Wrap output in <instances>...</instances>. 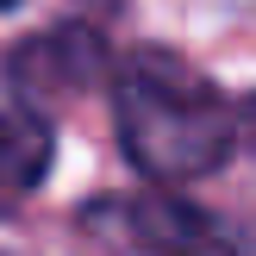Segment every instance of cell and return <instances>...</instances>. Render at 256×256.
<instances>
[{"label": "cell", "instance_id": "cell-1", "mask_svg": "<svg viewBox=\"0 0 256 256\" xmlns=\"http://www.w3.org/2000/svg\"><path fill=\"white\" fill-rule=\"evenodd\" d=\"M112 125L125 162L156 188L219 175L238 144V112L225 94L169 50H132L112 62Z\"/></svg>", "mask_w": 256, "mask_h": 256}, {"label": "cell", "instance_id": "cell-2", "mask_svg": "<svg viewBox=\"0 0 256 256\" xmlns=\"http://www.w3.org/2000/svg\"><path fill=\"white\" fill-rule=\"evenodd\" d=\"M82 232L119 256H238L232 238L169 194H100L82 206Z\"/></svg>", "mask_w": 256, "mask_h": 256}, {"label": "cell", "instance_id": "cell-3", "mask_svg": "<svg viewBox=\"0 0 256 256\" xmlns=\"http://www.w3.org/2000/svg\"><path fill=\"white\" fill-rule=\"evenodd\" d=\"M6 75H12V94L44 112V106H56V100H75V94H88V88L112 82V50H106V38L88 19H69V25H50V32L25 38V44L12 50Z\"/></svg>", "mask_w": 256, "mask_h": 256}, {"label": "cell", "instance_id": "cell-4", "mask_svg": "<svg viewBox=\"0 0 256 256\" xmlns=\"http://www.w3.org/2000/svg\"><path fill=\"white\" fill-rule=\"evenodd\" d=\"M50 156H56V138H50V119L38 106H0V200L25 194L50 175Z\"/></svg>", "mask_w": 256, "mask_h": 256}, {"label": "cell", "instance_id": "cell-5", "mask_svg": "<svg viewBox=\"0 0 256 256\" xmlns=\"http://www.w3.org/2000/svg\"><path fill=\"white\" fill-rule=\"evenodd\" d=\"M75 6H82V12H88V19H106V12H119V6H125V0H75Z\"/></svg>", "mask_w": 256, "mask_h": 256}, {"label": "cell", "instance_id": "cell-6", "mask_svg": "<svg viewBox=\"0 0 256 256\" xmlns=\"http://www.w3.org/2000/svg\"><path fill=\"white\" fill-rule=\"evenodd\" d=\"M12 6H19V0H0V12H12Z\"/></svg>", "mask_w": 256, "mask_h": 256}]
</instances>
